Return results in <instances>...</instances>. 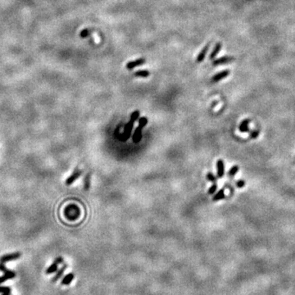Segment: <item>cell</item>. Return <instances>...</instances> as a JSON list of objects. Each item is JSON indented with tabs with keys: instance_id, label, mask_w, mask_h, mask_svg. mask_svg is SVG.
<instances>
[{
	"instance_id": "cell-29",
	"label": "cell",
	"mask_w": 295,
	"mask_h": 295,
	"mask_svg": "<svg viewBox=\"0 0 295 295\" xmlns=\"http://www.w3.org/2000/svg\"><path fill=\"white\" fill-rule=\"evenodd\" d=\"M2 295H10V293H4Z\"/></svg>"
},
{
	"instance_id": "cell-13",
	"label": "cell",
	"mask_w": 295,
	"mask_h": 295,
	"mask_svg": "<svg viewBox=\"0 0 295 295\" xmlns=\"http://www.w3.org/2000/svg\"><path fill=\"white\" fill-rule=\"evenodd\" d=\"M221 48H222V44H221V43H217L216 45H215V47H214L212 52L211 53L210 56H209V58H210L211 60H214V59L216 58V57L218 55V53H219L220 51H221Z\"/></svg>"
},
{
	"instance_id": "cell-26",
	"label": "cell",
	"mask_w": 295,
	"mask_h": 295,
	"mask_svg": "<svg viewBox=\"0 0 295 295\" xmlns=\"http://www.w3.org/2000/svg\"><path fill=\"white\" fill-rule=\"evenodd\" d=\"M258 135H259V130H253V131H252L250 134L251 139H253V140L257 139V138L258 137Z\"/></svg>"
},
{
	"instance_id": "cell-23",
	"label": "cell",
	"mask_w": 295,
	"mask_h": 295,
	"mask_svg": "<svg viewBox=\"0 0 295 295\" xmlns=\"http://www.w3.org/2000/svg\"><path fill=\"white\" fill-rule=\"evenodd\" d=\"M206 180L210 182H212V183H215L216 181H217V177L215 176V175L212 172H208L206 174Z\"/></svg>"
},
{
	"instance_id": "cell-17",
	"label": "cell",
	"mask_w": 295,
	"mask_h": 295,
	"mask_svg": "<svg viewBox=\"0 0 295 295\" xmlns=\"http://www.w3.org/2000/svg\"><path fill=\"white\" fill-rule=\"evenodd\" d=\"M0 271H3L6 275L11 276L12 278H15V276H16V273L14 271H10V270L7 269V267L5 266V265H4V263H0Z\"/></svg>"
},
{
	"instance_id": "cell-15",
	"label": "cell",
	"mask_w": 295,
	"mask_h": 295,
	"mask_svg": "<svg viewBox=\"0 0 295 295\" xmlns=\"http://www.w3.org/2000/svg\"><path fill=\"white\" fill-rule=\"evenodd\" d=\"M223 199H225V189L222 188L214 195L212 200L214 202H217V201H220Z\"/></svg>"
},
{
	"instance_id": "cell-8",
	"label": "cell",
	"mask_w": 295,
	"mask_h": 295,
	"mask_svg": "<svg viewBox=\"0 0 295 295\" xmlns=\"http://www.w3.org/2000/svg\"><path fill=\"white\" fill-rule=\"evenodd\" d=\"M145 63H146V60L144 58H139L137 59V60H135V61L129 62V63L126 64V68L128 70H132V69L135 68L137 66H142Z\"/></svg>"
},
{
	"instance_id": "cell-27",
	"label": "cell",
	"mask_w": 295,
	"mask_h": 295,
	"mask_svg": "<svg viewBox=\"0 0 295 295\" xmlns=\"http://www.w3.org/2000/svg\"><path fill=\"white\" fill-rule=\"evenodd\" d=\"M11 292V289L7 286H0V294H4V293H10Z\"/></svg>"
},
{
	"instance_id": "cell-3",
	"label": "cell",
	"mask_w": 295,
	"mask_h": 295,
	"mask_svg": "<svg viewBox=\"0 0 295 295\" xmlns=\"http://www.w3.org/2000/svg\"><path fill=\"white\" fill-rule=\"evenodd\" d=\"M134 124L135 122H132L130 120L129 122L125 125V129H124V132L122 133V138L123 141H126L129 139L130 135H131V132H132L133 127H134Z\"/></svg>"
},
{
	"instance_id": "cell-28",
	"label": "cell",
	"mask_w": 295,
	"mask_h": 295,
	"mask_svg": "<svg viewBox=\"0 0 295 295\" xmlns=\"http://www.w3.org/2000/svg\"><path fill=\"white\" fill-rule=\"evenodd\" d=\"M235 184L238 188L242 189V188H243L244 186H245V181H243V180H240V181H238L237 182H236Z\"/></svg>"
},
{
	"instance_id": "cell-11",
	"label": "cell",
	"mask_w": 295,
	"mask_h": 295,
	"mask_svg": "<svg viewBox=\"0 0 295 295\" xmlns=\"http://www.w3.org/2000/svg\"><path fill=\"white\" fill-rule=\"evenodd\" d=\"M217 177L222 178L225 175V163L223 160L219 159L217 162Z\"/></svg>"
},
{
	"instance_id": "cell-16",
	"label": "cell",
	"mask_w": 295,
	"mask_h": 295,
	"mask_svg": "<svg viewBox=\"0 0 295 295\" xmlns=\"http://www.w3.org/2000/svg\"><path fill=\"white\" fill-rule=\"evenodd\" d=\"M74 277H75V275H74L73 273H69V274H67V275L65 276V277L63 278V280H62V284H63V285L70 284L71 282L73 280Z\"/></svg>"
},
{
	"instance_id": "cell-5",
	"label": "cell",
	"mask_w": 295,
	"mask_h": 295,
	"mask_svg": "<svg viewBox=\"0 0 295 295\" xmlns=\"http://www.w3.org/2000/svg\"><path fill=\"white\" fill-rule=\"evenodd\" d=\"M74 208V205H71V206L66 207V211H65V214L66 215V217L70 220H75L78 217V214H79V210L76 206H75Z\"/></svg>"
},
{
	"instance_id": "cell-22",
	"label": "cell",
	"mask_w": 295,
	"mask_h": 295,
	"mask_svg": "<svg viewBox=\"0 0 295 295\" xmlns=\"http://www.w3.org/2000/svg\"><path fill=\"white\" fill-rule=\"evenodd\" d=\"M217 189V183L215 182V183H213V184L211 186L210 188L208 189L207 194H210V195H212V194H214L216 193Z\"/></svg>"
},
{
	"instance_id": "cell-20",
	"label": "cell",
	"mask_w": 295,
	"mask_h": 295,
	"mask_svg": "<svg viewBox=\"0 0 295 295\" xmlns=\"http://www.w3.org/2000/svg\"><path fill=\"white\" fill-rule=\"evenodd\" d=\"M84 189L85 190H88L89 189V187H90V175L89 174H87L85 177V180H84Z\"/></svg>"
},
{
	"instance_id": "cell-18",
	"label": "cell",
	"mask_w": 295,
	"mask_h": 295,
	"mask_svg": "<svg viewBox=\"0 0 295 295\" xmlns=\"http://www.w3.org/2000/svg\"><path fill=\"white\" fill-rule=\"evenodd\" d=\"M134 76H137V77H143V78H146L150 76V72L147 70H140L135 71L134 73Z\"/></svg>"
},
{
	"instance_id": "cell-19",
	"label": "cell",
	"mask_w": 295,
	"mask_h": 295,
	"mask_svg": "<svg viewBox=\"0 0 295 295\" xmlns=\"http://www.w3.org/2000/svg\"><path fill=\"white\" fill-rule=\"evenodd\" d=\"M239 171H240V167H239V166H237V165H235V166H233L230 169V171H228L229 176H231V177L235 176L236 174L239 172Z\"/></svg>"
},
{
	"instance_id": "cell-9",
	"label": "cell",
	"mask_w": 295,
	"mask_h": 295,
	"mask_svg": "<svg viewBox=\"0 0 295 295\" xmlns=\"http://www.w3.org/2000/svg\"><path fill=\"white\" fill-rule=\"evenodd\" d=\"M230 74V71L229 70L222 71L221 72L216 74L212 78V82H214V83H215V82H219V81H221V80H223V79H225V78L227 77Z\"/></svg>"
},
{
	"instance_id": "cell-7",
	"label": "cell",
	"mask_w": 295,
	"mask_h": 295,
	"mask_svg": "<svg viewBox=\"0 0 295 295\" xmlns=\"http://www.w3.org/2000/svg\"><path fill=\"white\" fill-rule=\"evenodd\" d=\"M82 175V171L81 170L76 169L73 173L70 176L68 177L66 180V185H71L75 181H76L77 179H79V177H81Z\"/></svg>"
},
{
	"instance_id": "cell-1",
	"label": "cell",
	"mask_w": 295,
	"mask_h": 295,
	"mask_svg": "<svg viewBox=\"0 0 295 295\" xmlns=\"http://www.w3.org/2000/svg\"><path fill=\"white\" fill-rule=\"evenodd\" d=\"M148 124V118L146 117L139 118V126L133 134L132 140L135 144H139L142 139V130Z\"/></svg>"
},
{
	"instance_id": "cell-14",
	"label": "cell",
	"mask_w": 295,
	"mask_h": 295,
	"mask_svg": "<svg viewBox=\"0 0 295 295\" xmlns=\"http://www.w3.org/2000/svg\"><path fill=\"white\" fill-rule=\"evenodd\" d=\"M67 268V265H64L63 266V267H61L60 269L59 270H58V272H57V274H56V276H54V277L52 279V282L53 283H55V282H57L58 280L62 277V276L63 275V273H64V271H66V269Z\"/></svg>"
},
{
	"instance_id": "cell-4",
	"label": "cell",
	"mask_w": 295,
	"mask_h": 295,
	"mask_svg": "<svg viewBox=\"0 0 295 295\" xmlns=\"http://www.w3.org/2000/svg\"><path fill=\"white\" fill-rule=\"evenodd\" d=\"M22 256V253L17 252V253H8V254H4L0 258V263H5V262H9V261H13L20 258Z\"/></svg>"
},
{
	"instance_id": "cell-12",
	"label": "cell",
	"mask_w": 295,
	"mask_h": 295,
	"mask_svg": "<svg viewBox=\"0 0 295 295\" xmlns=\"http://www.w3.org/2000/svg\"><path fill=\"white\" fill-rule=\"evenodd\" d=\"M251 121L249 119H244L240 123L239 130L241 133H248L249 131V123Z\"/></svg>"
},
{
	"instance_id": "cell-25",
	"label": "cell",
	"mask_w": 295,
	"mask_h": 295,
	"mask_svg": "<svg viewBox=\"0 0 295 295\" xmlns=\"http://www.w3.org/2000/svg\"><path fill=\"white\" fill-rule=\"evenodd\" d=\"M90 34H91V31H90L89 30H88V29L83 30L81 33V38H85V37L88 36Z\"/></svg>"
},
{
	"instance_id": "cell-21",
	"label": "cell",
	"mask_w": 295,
	"mask_h": 295,
	"mask_svg": "<svg viewBox=\"0 0 295 295\" xmlns=\"http://www.w3.org/2000/svg\"><path fill=\"white\" fill-rule=\"evenodd\" d=\"M140 112L139 110H136V111H135L134 112H133L132 114L130 115V121H132V122H135L140 118Z\"/></svg>"
},
{
	"instance_id": "cell-2",
	"label": "cell",
	"mask_w": 295,
	"mask_h": 295,
	"mask_svg": "<svg viewBox=\"0 0 295 295\" xmlns=\"http://www.w3.org/2000/svg\"><path fill=\"white\" fill-rule=\"evenodd\" d=\"M63 262V258H62V257L59 256L58 258H56L55 260H54V262H53L51 265L49 266L48 268H47V270H46V274L49 275V274H53V273L58 271V265L59 264H62Z\"/></svg>"
},
{
	"instance_id": "cell-6",
	"label": "cell",
	"mask_w": 295,
	"mask_h": 295,
	"mask_svg": "<svg viewBox=\"0 0 295 295\" xmlns=\"http://www.w3.org/2000/svg\"><path fill=\"white\" fill-rule=\"evenodd\" d=\"M235 60V58L234 57H230V56H225V57H221L220 58L214 59L212 62V65L213 66H218V65H221V64H225V63H232Z\"/></svg>"
},
{
	"instance_id": "cell-10",
	"label": "cell",
	"mask_w": 295,
	"mask_h": 295,
	"mask_svg": "<svg viewBox=\"0 0 295 295\" xmlns=\"http://www.w3.org/2000/svg\"><path fill=\"white\" fill-rule=\"evenodd\" d=\"M210 45L211 43H208V44H206V45L203 47V48L201 50V52L199 53V54L198 55V57H197V59H196V62H197V63H202L203 60H204V58H205V57H206V53H207V52H208L209 48H210Z\"/></svg>"
},
{
	"instance_id": "cell-24",
	"label": "cell",
	"mask_w": 295,
	"mask_h": 295,
	"mask_svg": "<svg viewBox=\"0 0 295 295\" xmlns=\"http://www.w3.org/2000/svg\"><path fill=\"white\" fill-rule=\"evenodd\" d=\"M10 279H13V278H12L11 276H8V275L4 274L3 276H0V284H2V283H4V282H5L6 280H10Z\"/></svg>"
}]
</instances>
